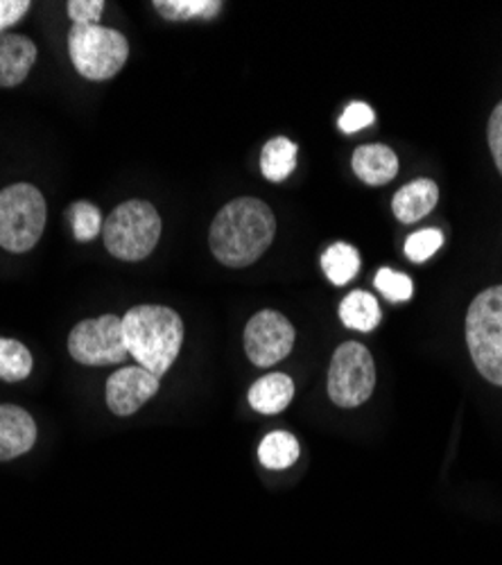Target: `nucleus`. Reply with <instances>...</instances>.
Instances as JSON below:
<instances>
[{
	"label": "nucleus",
	"instance_id": "9b49d317",
	"mask_svg": "<svg viewBox=\"0 0 502 565\" xmlns=\"http://www.w3.org/2000/svg\"><path fill=\"white\" fill-rule=\"evenodd\" d=\"M36 441L34 418L17 405H0V461L25 455Z\"/></svg>",
	"mask_w": 502,
	"mask_h": 565
},
{
	"label": "nucleus",
	"instance_id": "393cba45",
	"mask_svg": "<svg viewBox=\"0 0 502 565\" xmlns=\"http://www.w3.org/2000/svg\"><path fill=\"white\" fill-rule=\"evenodd\" d=\"M374 120H376V114H374V109H372L370 105H364V103H351V105L344 109L342 118H340V129H342L344 134H355V131H360V129L372 127Z\"/></svg>",
	"mask_w": 502,
	"mask_h": 565
},
{
	"label": "nucleus",
	"instance_id": "0eeeda50",
	"mask_svg": "<svg viewBox=\"0 0 502 565\" xmlns=\"http://www.w3.org/2000/svg\"><path fill=\"white\" fill-rule=\"evenodd\" d=\"M376 387L374 358L360 342L338 347L329 369V396L340 407H357L367 403Z\"/></svg>",
	"mask_w": 502,
	"mask_h": 565
},
{
	"label": "nucleus",
	"instance_id": "20e7f679",
	"mask_svg": "<svg viewBox=\"0 0 502 565\" xmlns=\"http://www.w3.org/2000/svg\"><path fill=\"white\" fill-rule=\"evenodd\" d=\"M467 344L482 379L502 387V286L480 292L467 315Z\"/></svg>",
	"mask_w": 502,
	"mask_h": 565
},
{
	"label": "nucleus",
	"instance_id": "f3484780",
	"mask_svg": "<svg viewBox=\"0 0 502 565\" xmlns=\"http://www.w3.org/2000/svg\"><path fill=\"white\" fill-rule=\"evenodd\" d=\"M342 323L351 331L372 333L381 323V306L370 292H351L340 306Z\"/></svg>",
	"mask_w": 502,
	"mask_h": 565
},
{
	"label": "nucleus",
	"instance_id": "4be33fe9",
	"mask_svg": "<svg viewBox=\"0 0 502 565\" xmlns=\"http://www.w3.org/2000/svg\"><path fill=\"white\" fill-rule=\"evenodd\" d=\"M68 217L73 222V235L77 243H90L103 231V215L98 206L90 202H77L68 211Z\"/></svg>",
	"mask_w": 502,
	"mask_h": 565
},
{
	"label": "nucleus",
	"instance_id": "ddd939ff",
	"mask_svg": "<svg viewBox=\"0 0 502 565\" xmlns=\"http://www.w3.org/2000/svg\"><path fill=\"white\" fill-rule=\"evenodd\" d=\"M439 202V188L432 179H417L405 183L392 200V209L398 222L415 224L424 220Z\"/></svg>",
	"mask_w": 502,
	"mask_h": 565
},
{
	"label": "nucleus",
	"instance_id": "39448f33",
	"mask_svg": "<svg viewBox=\"0 0 502 565\" xmlns=\"http://www.w3.org/2000/svg\"><path fill=\"white\" fill-rule=\"evenodd\" d=\"M45 200L39 188L14 183L0 191V247L12 254L30 252L45 228Z\"/></svg>",
	"mask_w": 502,
	"mask_h": 565
},
{
	"label": "nucleus",
	"instance_id": "6e6552de",
	"mask_svg": "<svg viewBox=\"0 0 502 565\" xmlns=\"http://www.w3.org/2000/svg\"><path fill=\"white\" fill-rule=\"evenodd\" d=\"M71 358L86 366L120 364L129 355L125 344L122 319L103 315L98 319L79 321L68 335Z\"/></svg>",
	"mask_w": 502,
	"mask_h": 565
},
{
	"label": "nucleus",
	"instance_id": "a878e982",
	"mask_svg": "<svg viewBox=\"0 0 502 565\" xmlns=\"http://www.w3.org/2000/svg\"><path fill=\"white\" fill-rule=\"evenodd\" d=\"M66 8H68V17L75 25H96L107 6L103 3V0H71Z\"/></svg>",
	"mask_w": 502,
	"mask_h": 565
},
{
	"label": "nucleus",
	"instance_id": "bb28decb",
	"mask_svg": "<svg viewBox=\"0 0 502 565\" xmlns=\"http://www.w3.org/2000/svg\"><path fill=\"white\" fill-rule=\"evenodd\" d=\"M489 148L495 161L498 172L502 174V100L498 103V107L493 109L491 118H489Z\"/></svg>",
	"mask_w": 502,
	"mask_h": 565
},
{
	"label": "nucleus",
	"instance_id": "dca6fc26",
	"mask_svg": "<svg viewBox=\"0 0 502 565\" xmlns=\"http://www.w3.org/2000/svg\"><path fill=\"white\" fill-rule=\"evenodd\" d=\"M297 152L299 150L290 138H286V136L271 138L269 143H265L263 154H260V170H263L265 179L274 181V183L286 181L292 174V170L297 168Z\"/></svg>",
	"mask_w": 502,
	"mask_h": 565
},
{
	"label": "nucleus",
	"instance_id": "a211bd4d",
	"mask_svg": "<svg viewBox=\"0 0 502 565\" xmlns=\"http://www.w3.org/2000/svg\"><path fill=\"white\" fill-rule=\"evenodd\" d=\"M299 441L284 430L269 433L258 446V459L269 470H286L299 459Z\"/></svg>",
	"mask_w": 502,
	"mask_h": 565
},
{
	"label": "nucleus",
	"instance_id": "2eb2a0df",
	"mask_svg": "<svg viewBox=\"0 0 502 565\" xmlns=\"http://www.w3.org/2000/svg\"><path fill=\"white\" fill-rule=\"evenodd\" d=\"M295 396V383L286 373H269L256 381L249 390V405L260 414L284 412Z\"/></svg>",
	"mask_w": 502,
	"mask_h": 565
},
{
	"label": "nucleus",
	"instance_id": "f03ea898",
	"mask_svg": "<svg viewBox=\"0 0 502 565\" xmlns=\"http://www.w3.org/2000/svg\"><path fill=\"white\" fill-rule=\"evenodd\" d=\"M125 344L157 379L168 373L184 344V321L165 306H136L122 319Z\"/></svg>",
	"mask_w": 502,
	"mask_h": 565
},
{
	"label": "nucleus",
	"instance_id": "5701e85b",
	"mask_svg": "<svg viewBox=\"0 0 502 565\" xmlns=\"http://www.w3.org/2000/svg\"><path fill=\"white\" fill-rule=\"evenodd\" d=\"M444 245V233L439 228H424L405 241V256L415 263H426Z\"/></svg>",
	"mask_w": 502,
	"mask_h": 565
},
{
	"label": "nucleus",
	"instance_id": "aec40b11",
	"mask_svg": "<svg viewBox=\"0 0 502 565\" xmlns=\"http://www.w3.org/2000/svg\"><path fill=\"white\" fill-rule=\"evenodd\" d=\"M32 373V353L17 340L0 338V381L21 383Z\"/></svg>",
	"mask_w": 502,
	"mask_h": 565
},
{
	"label": "nucleus",
	"instance_id": "1a4fd4ad",
	"mask_svg": "<svg viewBox=\"0 0 502 565\" xmlns=\"http://www.w3.org/2000/svg\"><path fill=\"white\" fill-rule=\"evenodd\" d=\"M295 326L277 310L256 312L245 328V353L256 366H274L295 347Z\"/></svg>",
	"mask_w": 502,
	"mask_h": 565
},
{
	"label": "nucleus",
	"instance_id": "423d86ee",
	"mask_svg": "<svg viewBox=\"0 0 502 565\" xmlns=\"http://www.w3.org/2000/svg\"><path fill=\"white\" fill-rule=\"evenodd\" d=\"M68 55L77 73L90 82H105L120 73L129 57V43L122 32L103 25H73Z\"/></svg>",
	"mask_w": 502,
	"mask_h": 565
},
{
	"label": "nucleus",
	"instance_id": "412c9836",
	"mask_svg": "<svg viewBox=\"0 0 502 565\" xmlns=\"http://www.w3.org/2000/svg\"><path fill=\"white\" fill-rule=\"evenodd\" d=\"M154 8L168 21H191L213 19L222 3H213V0H157Z\"/></svg>",
	"mask_w": 502,
	"mask_h": 565
},
{
	"label": "nucleus",
	"instance_id": "7ed1b4c3",
	"mask_svg": "<svg viewBox=\"0 0 502 565\" xmlns=\"http://www.w3.org/2000/svg\"><path fill=\"white\" fill-rule=\"evenodd\" d=\"M161 215L150 202H125L116 206L103 224L107 252L127 263L143 260L154 252L161 238Z\"/></svg>",
	"mask_w": 502,
	"mask_h": 565
},
{
	"label": "nucleus",
	"instance_id": "9d476101",
	"mask_svg": "<svg viewBox=\"0 0 502 565\" xmlns=\"http://www.w3.org/2000/svg\"><path fill=\"white\" fill-rule=\"evenodd\" d=\"M161 379L143 366L118 369L105 387V398L116 416H131L139 412L157 392Z\"/></svg>",
	"mask_w": 502,
	"mask_h": 565
},
{
	"label": "nucleus",
	"instance_id": "cd10ccee",
	"mask_svg": "<svg viewBox=\"0 0 502 565\" xmlns=\"http://www.w3.org/2000/svg\"><path fill=\"white\" fill-rule=\"evenodd\" d=\"M30 10V0H0V34H6L10 25L21 21Z\"/></svg>",
	"mask_w": 502,
	"mask_h": 565
},
{
	"label": "nucleus",
	"instance_id": "b1692460",
	"mask_svg": "<svg viewBox=\"0 0 502 565\" xmlns=\"http://www.w3.org/2000/svg\"><path fill=\"white\" fill-rule=\"evenodd\" d=\"M376 288L378 292L389 299V301H407L409 297H413L415 292V286H413V278L405 276V274H398L389 267H383L378 274H376Z\"/></svg>",
	"mask_w": 502,
	"mask_h": 565
},
{
	"label": "nucleus",
	"instance_id": "f8f14e48",
	"mask_svg": "<svg viewBox=\"0 0 502 565\" xmlns=\"http://www.w3.org/2000/svg\"><path fill=\"white\" fill-rule=\"evenodd\" d=\"M36 62V45L23 34H0V86H19Z\"/></svg>",
	"mask_w": 502,
	"mask_h": 565
},
{
	"label": "nucleus",
	"instance_id": "6ab92c4d",
	"mask_svg": "<svg viewBox=\"0 0 502 565\" xmlns=\"http://www.w3.org/2000/svg\"><path fill=\"white\" fill-rule=\"evenodd\" d=\"M322 269L333 286H346L360 271V254L346 243H335L324 252Z\"/></svg>",
	"mask_w": 502,
	"mask_h": 565
},
{
	"label": "nucleus",
	"instance_id": "f257e3e1",
	"mask_svg": "<svg viewBox=\"0 0 502 565\" xmlns=\"http://www.w3.org/2000/svg\"><path fill=\"white\" fill-rule=\"evenodd\" d=\"M277 233V217L256 198H238L226 204L213 220L209 245L226 267H247L256 263L271 245Z\"/></svg>",
	"mask_w": 502,
	"mask_h": 565
},
{
	"label": "nucleus",
	"instance_id": "4468645a",
	"mask_svg": "<svg viewBox=\"0 0 502 565\" xmlns=\"http://www.w3.org/2000/svg\"><path fill=\"white\" fill-rule=\"evenodd\" d=\"M353 172L367 185H385L398 174V157L387 146H362L353 152Z\"/></svg>",
	"mask_w": 502,
	"mask_h": 565
}]
</instances>
